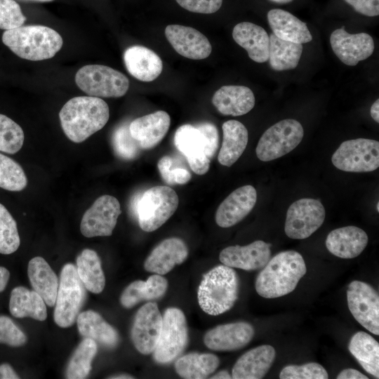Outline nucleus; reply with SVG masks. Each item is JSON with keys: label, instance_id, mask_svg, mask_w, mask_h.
<instances>
[{"label": "nucleus", "instance_id": "1", "mask_svg": "<svg viewBox=\"0 0 379 379\" xmlns=\"http://www.w3.org/2000/svg\"><path fill=\"white\" fill-rule=\"evenodd\" d=\"M59 118L66 136L79 143L105 126L109 118V109L100 98L79 96L63 105Z\"/></svg>", "mask_w": 379, "mask_h": 379}, {"label": "nucleus", "instance_id": "2", "mask_svg": "<svg viewBox=\"0 0 379 379\" xmlns=\"http://www.w3.org/2000/svg\"><path fill=\"white\" fill-rule=\"evenodd\" d=\"M262 269L255 287L258 294L265 298H279L291 293L307 272L303 257L295 251L277 253Z\"/></svg>", "mask_w": 379, "mask_h": 379}, {"label": "nucleus", "instance_id": "3", "mask_svg": "<svg viewBox=\"0 0 379 379\" xmlns=\"http://www.w3.org/2000/svg\"><path fill=\"white\" fill-rule=\"evenodd\" d=\"M2 41L18 57L33 61L53 58L63 44L55 30L43 25L20 26L6 30Z\"/></svg>", "mask_w": 379, "mask_h": 379}, {"label": "nucleus", "instance_id": "4", "mask_svg": "<svg viewBox=\"0 0 379 379\" xmlns=\"http://www.w3.org/2000/svg\"><path fill=\"white\" fill-rule=\"evenodd\" d=\"M239 289L235 270L225 265H218L203 276L197 292L199 305L208 314H221L234 306Z\"/></svg>", "mask_w": 379, "mask_h": 379}, {"label": "nucleus", "instance_id": "5", "mask_svg": "<svg viewBox=\"0 0 379 379\" xmlns=\"http://www.w3.org/2000/svg\"><path fill=\"white\" fill-rule=\"evenodd\" d=\"M179 199L171 187H152L135 198L133 207L140 227L151 232L159 229L175 212Z\"/></svg>", "mask_w": 379, "mask_h": 379}, {"label": "nucleus", "instance_id": "6", "mask_svg": "<svg viewBox=\"0 0 379 379\" xmlns=\"http://www.w3.org/2000/svg\"><path fill=\"white\" fill-rule=\"evenodd\" d=\"M86 299V288L81 281L76 266L65 264L60 273L55 303L53 319L62 328L72 326L77 321Z\"/></svg>", "mask_w": 379, "mask_h": 379}, {"label": "nucleus", "instance_id": "7", "mask_svg": "<svg viewBox=\"0 0 379 379\" xmlns=\"http://www.w3.org/2000/svg\"><path fill=\"white\" fill-rule=\"evenodd\" d=\"M78 87L89 96L119 98L129 88L128 79L121 72L102 65H88L75 75Z\"/></svg>", "mask_w": 379, "mask_h": 379}, {"label": "nucleus", "instance_id": "8", "mask_svg": "<svg viewBox=\"0 0 379 379\" xmlns=\"http://www.w3.org/2000/svg\"><path fill=\"white\" fill-rule=\"evenodd\" d=\"M188 328L183 312L177 307L167 308L162 316L160 335L154 350V361L161 364L171 363L185 349Z\"/></svg>", "mask_w": 379, "mask_h": 379}, {"label": "nucleus", "instance_id": "9", "mask_svg": "<svg viewBox=\"0 0 379 379\" xmlns=\"http://www.w3.org/2000/svg\"><path fill=\"white\" fill-rule=\"evenodd\" d=\"M303 135L304 130L299 121L292 119L281 120L263 133L255 149L256 156L262 161L281 157L293 150Z\"/></svg>", "mask_w": 379, "mask_h": 379}, {"label": "nucleus", "instance_id": "10", "mask_svg": "<svg viewBox=\"0 0 379 379\" xmlns=\"http://www.w3.org/2000/svg\"><path fill=\"white\" fill-rule=\"evenodd\" d=\"M335 167L346 172L362 173L379 166V142L357 138L344 141L331 157Z\"/></svg>", "mask_w": 379, "mask_h": 379}, {"label": "nucleus", "instance_id": "11", "mask_svg": "<svg viewBox=\"0 0 379 379\" xmlns=\"http://www.w3.org/2000/svg\"><path fill=\"white\" fill-rule=\"evenodd\" d=\"M325 217V208L319 200L309 198L298 199L288 208L285 233L293 239H306L321 226Z\"/></svg>", "mask_w": 379, "mask_h": 379}, {"label": "nucleus", "instance_id": "12", "mask_svg": "<svg viewBox=\"0 0 379 379\" xmlns=\"http://www.w3.org/2000/svg\"><path fill=\"white\" fill-rule=\"evenodd\" d=\"M347 300L354 318L366 330L378 335V293L368 284L354 280L348 285Z\"/></svg>", "mask_w": 379, "mask_h": 379}, {"label": "nucleus", "instance_id": "13", "mask_svg": "<svg viewBox=\"0 0 379 379\" xmlns=\"http://www.w3.org/2000/svg\"><path fill=\"white\" fill-rule=\"evenodd\" d=\"M121 213L117 198L108 194L98 197L82 217L81 234L88 238L112 235Z\"/></svg>", "mask_w": 379, "mask_h": 379}, {"label": "nucleus", "instance_id": "14", "mask_svg": "<svg viewBox=\"0 0 379 379\" xmlns=\"http://www.w3.org/2000/svg\"><path fill=\"white\" fill-rule=\"evenodd\" d=\"M176 148L185 157L192 171L197 175L206 173L212 159L201 131L191 124H184L174 135Z\"/></svg>", "mask_w": 379, "mask_h": 379}, {"label": "nucleus", "instance_id": "15", "mask_svg": "<svg viewBox=\"0 0 379 379\" xmlns=\"http://www.w3.org/2000/svg\"><path fill=\"white\" fill-rule=\"evenodd\" d=\"M162 326V315L157 305L149 302L136 312L131 336L136 350L142 354L152 353L157 344Z\"/></svg>", "mask_w": 379, "mask_h": 379}, {"label": "nucleus", "instance_id": "16", "mask_svg": "<svg viewBox=\"0 0 379 379\" xmlns=\"http://www.w3.org/2000/svg\"><path fill=\"white\" fill-rule=\"evenodd\" d=\"M333 51L340 60L349 66L370 57L375 48L373 38L365 32L350 34L343 26L334 30L330 36Z\"/></svg>", "mask_w": 379, "mask_h": 379}, {"label": "nucleus", "instance_id": "17", "mask_svg": "<svg viewBox=\"0 0 379 379\" xmlns=\"http://www.w3.org/2000/svg\"><path fill=\"white\" fill-rule=\"evenodd\" d=\"M165 35L174 50L180 55L192 59L208 58L212 46L207 37L197 29L180 25H169Z\"/></svg>", "mask_w": 379, "mask_h": 379}, {"label": "nucleus", "instance_id": "18", "mask_svg": "<svg viewBox=\"0 0 379 379\" xmlns=\"http://www.w3.org/2000/svg\"><path fill=\"white\" fill-rule=\"evenodd\" d=\"M271 244L257 240L246 246H230L221 251L220 261L232 268L246 271L260 270L270 259Z\"/></svg>", "mask_w": 379, "mask_h": 379}, {"label": "nucleus", "instance_id": "19", "mask_svg": "<svg viewBox=\"0 0 379 379\" xmlns=\"http://www.w3.org/2000/svg\"><path fill=\"white\" fill-rule=\"evenodd\" d=\"M253 326L246 321L217 326L204 337L205 345L215 351H233L246 346L254 336Z\"/></svg>", "mask_w": 379, "mask_h": 379}, {"label": "nucleus", "instance_id": "20", "mask_svg": "<svg viewBox=\"0 0 379 379\" xmlns=\"http://www.w3.org/2000/svg\"><path fill=\"white\" fill-rule=\"evenodd\" d=\"M257 192L252 185H244L234 190L220 204L215 213V222L223 228L241 221L253 208Z\"/></svg>", "mask_w": 379, "mask_h": 379}, {"label": "nucleus", "instance_id": "21", "mask_svg": "<svg viewBox=\"0 0 379 379\" xmlns=\"http://www.w3.org/2000/svg\"><path fill=\"white\" fill-rule=\"evenodd\" d=\"M188 248L183 240L178 237L166 239L157 244L144 262L149 272L166 274L182 263L187 258Z\"/></svg>", "mask_w": 379, "mask_h": 379}, {"label": "nucleus", "instance_id": "22", "mask_svg": "<svg viewBox=\"0 0 379 379\" xmlns=\"http://www.w3.org/2000/svg\"><path fill=\"white\" fill-rule=\"evenodd\" d=\"M170 124L169 114L159 110L134 119L129 124V130L142 149H149L162 140Z\"/></svg>", "mask_w": 379, "mask_h": 379}, {"label": "nucleus", "instance_id": "23", "mask_svg": "<svg viewBox=\"0 0 379 379\" xmlns=\"http://www.w3.org/2000/svg\"><path fill=\"white\" fill-rule=\"evenodd\" d=\"M368 241V235L362 229L346 226L330 232L325 244L328 251L335 256L351 259L362 253Z\"/></svg>", "mask_w": 379, "mask_h": 379}, {"label": "nucleus", "instance_id": "24", "mask_svg": "<svg viewBox=\"0 0 379 379\" xmlns=\"http://www.w3.org/2000/svg\"><path fill=\"white\" fill-rule=\"evenodd\" d=\"M276 357L274 348L262 345L242 354L234 364L232 371L234 379H260L271 368Z\"/></svg>", "mask_w": 379, "mask_h": 379}, {"label": "nucleus", "instance_id": "25", "mask_svg": "<svg viewBox=\"0 0 379 379\" xmlns=\"http://www.w3.org/2000/svg\"><path fill=\"white\" fill-rule=\"evenodd\" d=\"M127 71L142 81H152L161 73L163 64L159 56L152 50L142 46L128 47L124 53Z\"/></svg>", "mask_w": 379, "mask_h": 379}, {"label": "nucleus", "instance_id": "26", "mask_svg": "<svg viewBox=\"0 0 379 379\" xmlns=\"http://www.w3.org/2000/svg\"><path fill=\"white\" fill-rule=\"evenodd\" d=\"M212 103L223 115L241 116L255 105L253 91L244 86H223L213 94Z\"/></svg>", "mask_w": 379, "mask_h": 379}, {"label": "nucleus", "instance_id": "27", "mask_svg": "<svg viewBox=\"0 0 379 379\" xmlns=\"http://www.w3.org/2000/svg\"><path fill=\"white\" fill-rule=\"evenodd\" d=\"M232 37L252 60L260 63L268 60L270 37L262 27L249 22L238 23L234 27Z\"/></svg>", "mask_w": 379, "mask_h": 379}, {"label": "nucleus", "instance_id": "28", "mask_svg": "<svg viewBox=\"0 0 379 379\" xmlns=\"http://www.w3.org/2000/svg\"><path fill=\"white\" fill-rule=\"evenodd\" d=\"M267 20L272 33L281 39L301 44L312 39L307 24L286 11L270 10Z\"/></svg>", "mask_w": 379, "mask_h": 379}, {"label": "nucleus", "instance_id": "29", "mask_svg": "<svg viewBox=\"0 0 379 379\" xmlns=\"http://www.w3.org/2000/svg\"><path fill=\"white\" fill-rule=\"evenodd\" d=\"M77 324L81 335L91 338L106 348H114L119 342L117 330L95 311L79 313Z\"/></svg>", "mask_w": 379, "mask_h": 379}, {"label": "nucleus", "instance_id": "30", "mask_svg": "<svg viewBox=\"0 0 379 379\" xmlns=\"http://www.w3.org/2000/svg\"><path fill=\"white\" fill-rule=\"evenodd\" d=\"M168 281L161 274H155L146 281L136 280L127 286L120 296L121 305L130 309L142 301L156 300L164 295Z\"/></svg>", "mask_w": 379, "mask_h": 379}, {"label": "nucleus", "instance_id": "31", "mask_svg": "<svg viewBox=\"0 0 379 379\" xmlns=\"http://www.w3.org/2000/svg\"><path fill=\"white\" fill-rule=\"evenodd\" d=\"M27 274L29 282L36 293L49 307L55 303L59 281L48 263L42 257H34L28 264Z\"/></svg>", "mask_w": 379, "mask_h": 379}, {"label": "nucleus", "instance_id": "32", "mask_svg": "<svg viewBox=\"0 0 379 379\" xmlns=\"http://www.w3.org/2000/svg\"><path fill=\"white\" fill-rule=\"evenodd\" d=\"M222 128L223 140L218 160L221 165L230 167L239 159L246 149L248 133L246 126L237 120L225 121Z\"/></svg>", "mask_w": 379, "mask_h": 379}, {"label": "nucleus", "instance_id": "33", "mask_svg": "<svg viewBox=\"0 0 379 379\" xmlns=\"http://www.w3.org/2000/svg\"><path fill=\"white\" fill-rule=\"evenodd\" d=\"M46 305L44 299L35 291L23 286H17L11 291L9 311L15 318L31 317L44 321L47 317Z\"/></svg>", "mask_w": 379, "mask_h": 379}, {"label": "nucleus", "instance_id": "34", "mask_svg": "<svg viewBox=\"0 0 379 379\" xmlns=\"http://www.w3.org/2000/svg\"><path fill=\"white\" fill-rule=\"evenodd\" d=\"M348 349L367 373L379 378V344L373 337L358 331L351 338Z\"/></svg>", "mask_w": 379, "mask_h": 379}, {"label": "nucleus", "instance_id": "35", "mask_svg": "<svg viewBox=\"0 0 379 379\" xmlns=\"http://www.w3.org/2000/svg\"><path fill=\"white\" fill-rule=\"evenodd\" d=\"M219 364V358L213 354L192 352L178 358L175 369L183 378L203 379L212 374Z\"/></svg>", "mask_w": 379, "mask_h": 379}, {"label": "nucleus", "instance_id": "36", "mask_svg": "<svg viewBox=\"0 0 379 379\" xmlns=\"http://www.w3.org/2000/svg\"><path fill=\"white\" fill-rule=\"evenodd\" d=\"M76 267L86 288L93 293H101L105 286V278L97 253L86 248L77 256Z\"/></svg>", "mask_w": 379, "mask_h": 379}, {"label": "nucleus", "instance_id": "37", "mask_svg": "<svg viewBox=\"0 0 379 379\" xmlns=\"http://www.w3.org/2000/svg\"><path fill=\"white\" fill-rule=\"evenodd\" d=\"M269 37L268 60L271 68L275 71L295 68L302 53V45L281 39L273 33Z\"/></svg>", "mask_w": 379, "mask_h": 379}, {"label": "nucleus", "instance_id": "38", "mask_svg": "<svg viewBox=\"0 0 379 379\" xmlns=\"http://www.w3.org/2000/svg\"><path fill=\"white\" fill-rule=\"evenodd\" d=\"M98 351L97 343L91 338H84L72 354L65 376L69 379L86 378L91 370V363Z\"/></svg>", "mask_w": 379, "mask_h": 379}, {"label": "nucleus", "instance_id": "39", "mask_svg": "<svg viewBox=\"0 0 379 379\" xmlns=\"http://www.w3.org/2000/svg\"><path fill=\"white\" fill-rule=\"evenodd\" d=\"M27 183V176L21 166L0 153V187L8 191L19 192L26 187Z\"/></svg>", "mask_w": 379, "mask_h": 379}, {"label": "nucleus", "instance_id": "40", "mask_svg": "<svg viewBox=\"0 0 379 379\" xmlns=\"http://www.w3.org/2000/svg\"><path fill=\"white\" fill-rule=\"evenodd\" d=\"M20 244L17 223L6 208L0 204V253L15 252Z\"/></svg>", "mask_w": 379, "mask_h": 379}, {"label": "nucleus", "instance_id": "41", "mask_svg": "<svg viewBox=\"0 0 379 379\" xmlns=\"http://www.w3.org/2000/svg\"><path fill=\"white\" fill-rule=\"evenodd\" d=\"M24 139L22 128L9 117L0 114V151L15 154L22 148Z\"/></svg>", "mask_w": 379, "mask_h": 379}, {"label": "nucleus", "instance_id": "42", "mask_svg": "<svg viewBox=\"0 0 379 379\" xmlns=\"http://www.w3.org/2000/svg\"><path fill=\"white\" fill-rule=\"evenodd\" d=\"M112 144L117 155L126 160L135 159L142 149L138 142L131 135L129 124H126L119 126L114 131Z\"/></svg>", "mask_w": 379, "mask_h": 379}, {"label": "nucleus", "instance_id": "43", "mask_svg": "<svg viewBox=\"0 0 379 379\" xmlns=\"http://www.w3.org/2000/svg\"><path fill=\"white\" fill-rule=\"evenodd\" d=\"M157 167L164 181L170 185H184L191 179V173L173 157L166 155L161 157Z\"/></svg>", "mask_w": 379, "mask_h": 379}, {"label": "nucleus", "instance_id": "44", "mask_svg": "<svg viewBox=\"0 0 379 379\" xmlns=\"http://www.w3.org/2000/svg\"><path fill=\"white\" fill-rule=\"evenodd\" d=\"M281 379H327L326 369L319 364L310 362L300 366L288 365L279 373Z\"/></svg>", "mask_w": 379, "mask_h": 379}, {"label": "nucleus", "instance_id": "45", "mask_svg": "<svg viewBox=\"0 0 379 379\" xmlns=\"http://www.w3.org/2000/svg\"><path fill=\"white\" fill-rule=\"evenodd\" d=\"M26 20L20 5L14 0H0V29L10 30L20 27Z\"/></svg>", "mask_w": 379, "mask_h": 379}, {"label": "nucleus", "instance_id": "46", "mask_svg": "<svg viewBox=\"0 0 379 379\" xmlns=\"http://www.w3.org/2000/svg\"><path fill=\"white\" fill-rule=\"evenodd\" d=\"M27 343V336L7 316L0 315V343L20 347Z\"/></svg>", "mask_w": 379, "mask_h": 379}, {"label": "nucleus", "instance_id": "47", "mask_svg": "<svg viewBox=\"0 0 379 379\" xmlns=\"http://www.w3.org/2000/svg\"><path fill=\"white\" fill-rule=\"evenodd\" d=\"M183 8L193 13L211 14L218 11L222 0H175Z\"/></svg>", "mask_w": 379, "mask_h": 379}, {"label": "nucleus", "instance_id": "48", "mask_svg": "<svg viewBox=\"0 0 379 379\" xmlns=\"http://www.w3.org/2000/svg\"><path fill=\"white\" fill-rule=\"evenodd\" d=\"M203 133L207 144L208 152L212 157L215 155L219 143L218 131L216 126L209 122H203L196 125Z\"/></svg>", "mask_w": 379, "mask_h": 379}, {"label": "nucleus", "instance_id": "49", "mask_svg": "<svg viewBox=\"0 0 379 379\" xmlns=\"http://www.w3.org/2000/svg\"><path fill=\"white\" fill-rule=\"evenodd\" d=\"M358 13L374 17L379 15V0H345Z\"/></svg>", "mask_w": 379, "mask_h": 379}, {"label": "nucleus", "instance_id": "50", "mask_svg": "<svg viewBox=\"0 0 379 379\" xmlns=\"http://www.w3.org/2000/svg\"><path fill=\"white\" fill-rule=\"evenodd\" d=\"M338 379H368V378L360 371L354 368H346L341 371L336 377Z\"/></svg>", "mask_w": 379, "mask_h": 379}, {"label": "nucleus", "instance_id": "51", "mask_svg": "<svg viewBox=\"0 0 379 379\" xmlns=\"http://www.w3.org/2000/svg\"><path fill=\"white\" fill-rule=\"evenodd\" d=\"M19 378L11 365L8 364L0 365V379H18Z\"/></svg>", "mask_w": 379, "mask_h": 379}, {"label": "nucleus", "instance_id": "52", "mask_svg": "<svg viewBox=\"0 0 379 379\" xmlns=\"http://www.w3.org/2000/svg\"><path fill=\"white\" fill-rule=\"evenodd\" d=\"M10 278L9 271L4 267L0 266V293L6 288Z\"/></svg>", "mask_w": 379, "mask_h": 379}, {"label": "nucleus", "instance_id": "53", "mask_svg": "<svg viewBox=\"0 0 379 379\" xmlns=\"http://www.w3.org/2000/svg\"><path fill=\"white\" fill-rule=\"evenodd\" d=\"M371 116L373 119L379 123V100L377 99L371 107Z\"/></svg>", "mask_w": 379, "mask_h": 379}, {"label": "nucleus", "instance_id": "54", "mask_svg": "<svg viewBox=\"0 0 379 379\" xmlns=\"http://www.w3.org/2000/svg\"><path fill=\"white\" fill-rule=\"evenodd\" d=\"M211 378L213 379H230L232 378V375L227 371H221L215 375H212Z\"/></svg>", "mask_w": 379, "mask_h": 379}, {"label": "nucleus", "instance_id": "55", "mask_svg": "<svg viewBox=\"0 0 379 379\" xmlns=\"http://www.w3.org/2000/svg\"><path fill=\"white\" fill-rule=\"evenodd\" d=\"M108 378H113V379H131V378H134L133 376L131 375H128V374H118V375H112L110 377H109Z\"/></svg>", "mask_w": 379, "mask_h": 379}, {"label": "nucleus", "instance_id": "56", "mask_svg": "<svg viewBox=\"0 0 379 379\" xmlns=\"http://www.w3.org/2000/svg\"><path fill=\"white\" fill-rule=\"evenodd\" d=\"M270 1H272L278 4H287L292 1L293 0H270Z\"/></svg>", "mask_w": 379, "mask_h": 379}, {"label": "nucleus", "instance_id": "57", "mask_svg": "<svg viewBox=\"0 0 379 379\" xmlns=\"http://www.w3.org/2000/svg\"><path fill=\"white\" fill-rule=\"evenodd\" d=\"M24 1H38V2H48L53 0H24Z\"/></svg>", "mask_w": 379, "mask_h": 379}, {"label": "nucleus", "instance_id": "58", "mask_svg": "<svg viewBox=\"0 0 379 379\" xmlns=\"http://www.w3.org/2000/svg\"><path fill=\"white\" fill-rule=\"evenodd\" d=\"M376 209H377V211L379 212V201L377 202Z\"/></svg>", "mask_w": 379, "mask_h": 379}]
</instances>
